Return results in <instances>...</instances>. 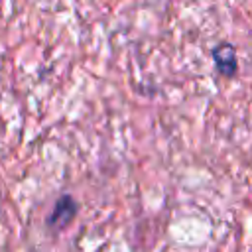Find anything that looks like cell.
Returning <instances> with one entry per match:
<instances>
[{
  "instance_id": "7a4b0ae2",
  "label": "cell",
  "mask_w": 252,
  "mask_h": 252,
  "mask_svg": "<svg viewBox=\"0 0 252 252\" xmlns=\"http://www.w3.org/2000/svg\"><path fill=\"white\" fill-rule=\"evenodd\" d=\"M215 69L220 77L224 79H232L238 73V57H236V47L230 41H220L213 47L211 51Z\"/></svg>"
},
{
  "instance_id": "6da1fadb",
  "label": "cell",
  "mask_w": 252,
  "mask_h": 252,
  "mask_svg": "<svg viewBox=\"0 0 252 252\" xmlns=\"http://www.w3.org/2000/svg\"><path fill=\"white\" fill-rule=\"evenodd\" d=\"M77 213H79V203L75 201V197L69 195V193H63L55 201V205H53V209H51V213L47 217V228L51 232L65 230L75 220Z\"/></svg>"
}]
</instances>
